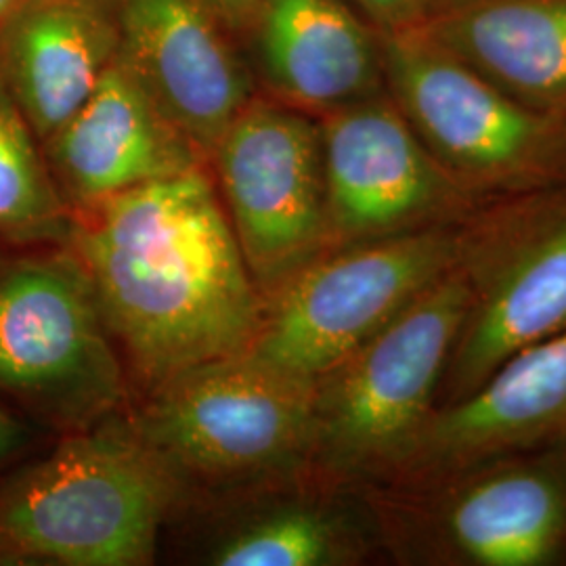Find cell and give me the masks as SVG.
Listing matches in <instances>:
<instances>
[{
    "label": "cell",
    "mask_w": 566,
    "mask_h": 566,
    "mask_svg": "<svg viewBox=\"0 0 566 566\" xmlns=\"http://www.w3.org/2000/svg\"><path fill=\"white\" fill-rule=\"evenodd\" d=\"M65 245L147 390L256 340L263 294L208 164L74 210Z\"/></svg>",
    "instance_id": "cell-1"
},
{
    "label": "cell",
    "mask_w": 566,
    "mask_h": 566,
    "mask_svg": "<svg viewBox=\"0 0 566 566\" xmlns=\"http://www.w3.org/2000/svg\"><path fill=\"white\" fill-rule=\"evenodd\" d=\"M185 493L120 422L63 434L0 479V565L143 566Z\"/></svg>",
    "instance_id": "cell-2"
},
{
    "label": "cell",
    "mask_w": 566,
    "mask_h": 566,
    "mask_svg": "<svg viewBox=\"0 0 566 566\" xmlns=\"http://www.w3.org/2000/svg\"><path fill=\"white\" fill-rule=\"evenodd\" d=\"M315 382L252 350L182 369L124 422L185 504L308 474Z\"/></svg>",
    "instance_id": "cell-3"
},
{
    "label": "cell",
    "mask_w": 566,
    "mask_h": 566,
    "mask_svg": "<svg viewBox=\"0 0 566 566\" xmlns=\"http://www.w3.org/2000/svg\"><path fill=\"white\" fill-rule=\"evenodd\" d=\"M472 303L462 263L315 382L308 476L357 493L386 483L437 409Z\"/></svg>",
    "instance_id": "cell-4"
},
{
    "label": "cell",
    "mask_w": 566,
    "mask_h": 566,
    "mask_svg": "<svg viewBox=\"0 0 566 566\" xmlns=\"http://www.w3.org/2000/svg\"><path fill=\"white\" fill-rule=\"evenodd\" d=\"M0 397L60 434L112 420L128 399L120 350L67 245L0 252Z\"/></svg>",
    "instance_id": "cell-5"
},
{
    "label": "cell",
    "mask_w": 566,
    "mask_h": 566,
    "mask_svg": "<svg viewBox=\"0 0 566 566\" xmlns=\"http://www.w3.org/2000/svg\"><path fill=\"white\" fill-rule=\"evenodd\" d=\"M357 493L378 542L407 563L542 566L565 556L566 441Z\"/></svg>",
    "instance_id": "cell-6"
},
{
    "label": "cell",
    "mask_w": 566,
    "mask_h": 566,
    "mask_svg": "<svg viewBox=\"0 0 566 566\" xmlns=\"http://www.w3.org/2000/svg\"><path fill=\"white\" fill-rule=\"evenodd\" d=\"M385 86L432 158L483 202L566 185V118L526 107L420 25L382 34Z\"/></svg>",
    "instance_id": "cell-7"
},
{
    "label": "cell",
    "mask_w": 566,
    "mask_h": 566,
    "mask_svg": "<svg viewBox=\"0 0 566 566\" xmlns=\"http://www.w3.org/2000/svg\"><path fill=\"white\" fill-rule=\"evenodd\" d=\"M465 235L468 219L325 252L264 296L250 350L317 382L455 269Z\"/></svg>",
    "instance_id": "cell-8"
},
{
    "label": "cell",
    "mask_w": 566,
    "mask_h": 566,
    "mask_svg": "<svg viewBox=\"0 0 566 566\" xmlns=\"http://www.w3.org/2000/svg\"><path fill=\"white\" fill-rule=\"evenodd\" d=\"M472 303L437 409L455 403L533 344L566 332V185L493 200L468 219Z\"/></svg>",
    "instance_id": "cell-9"
},
{
    "label": "cell",
    "mask_w": 566,
    "mask_h": 566,
    "mask_svg": "<svg viewBox=\"0 0 566 566\" xmlns=\"http://www.w3.org/2000/svg\"><path fill=\"white\" fill-rule=\"evenodd\" d=\"M208 168L263 298L332 250L319 118L256 93Z\"/></svg>",
    "instance_id": "cell-10"
},
{
    "label": "cell",
    "mask_w": 566,
    "mask_h": 566,
    "mask_svg": "<svg viewBox=\"0 0 566 566\" xmlns=\"http://www.w3.org/2000/svg\"><path fill=\"white\" fill-rule=\"evenodd\" d=\"M319 126L332 250L462 223L486 203L449 177L386 91Z\"/></svg>",
    "instance_id": "cell-11"
},
{
    "label": "cell",
    "mask_w": 566,
    "mask_h": 566,
    "mask_svg": "<svg viewBox=\"0 0 566 566\" xmlns=\"http://www.w3.org/2000/svg\"><path fill=\"white\" fill-rule=\"evenodd\" d=\"M120 57L208 158L259 93L242 42L208 0H112Z\"/></svg>",
    "instance_id": "cell-12"
},
{
    "label": "cell",
    "mask_w": 566,
    "mask_h": 566,
    "mask_svg": "<svg viewBox=\"0 0 566 566\" xmlns=\"http://www.w3.org/2000/svg\"><path fill=\"white\" fill-rule=\"evenodd\" d=\"M566 441V332L512 355L464 399L439 407L392 476L416 485ZM371 489V486H369Z\"/></svg>",
    "instance_id": "cell-13"
},
{
    "label": "cell",
    "mask_w": 566,
    "mask_h": 566,
    "mask_svg": "<svg viewBox=\"0 0 566 566\" xmlns=\"http://www.w3.org/2000/svg\"><path fill=\"white\" fill-rule=\"evenodd\" d=\"M42 151L70 212L208 164L120 55Z\"/></svg>",
    "instance_id": "cell-14"
},
{
    "label": "cell",
    "mask_w": 566,
    "mask_h": 566,
    "mask_svg": "<svg viewBox=\"0 0 566 566\" xmlns=\"http://www.w3.org/2000/svg\"><path fill=\"white\" fill-rule=\"evenodd\" d=\"M243 51L259 93L315 118L386 91L382 34L350 0H261Z\"/></svg>",
    "instance_id": "cell-15"
},
{
    "label": "cell",
    "mask_w": 566,
    "mask_h": 566,
    "mask_svg": "<svg viewBox=\"0 0 566 566\" xmlns=\"http://www.w3.org/2000/svg\"><path fill=\"white\" fill-rule=\"evenodd\" d=\"M332 491L308 474L245 486L200 507L196 556L214 566H334L359 563L367 531Z\"/></svg>",
    "instance_id": "cell-16"
},
{
    "label": "cell",
    "mask_w": 566,
    "mask_h": 566,
    "mask_svg": "<svg viewBox=\"0 0 566 566\" xmlns=\"http://www.w3.org/2000/svg\"><path fill=\"white\" fill-rule=\"evenodd\" d=\"M118 55L112 0H21L0 21V76L41 143L81 109Z\"/></svg>",
    "instance_id": "cell-17"
},
{
    "label": "cell",
    "mask_w": 566,
    "mask_h": 566,
    "mask_svg": "<svg viewBox=\"0 0 566 566\" xmlns=\"http://www.w3.org/2000/svg\"><path fill=\"white\" fill-rule=\"evenodd\" d=\"M420 28L516 102L566 118V0H437Z\"/></svg>",
    "instance_id": "cell-18"
},
{
    "label": "cell",
    "mask_w": 566,
    "mask_h": 566,
    "mask_svg": "<svg viewBox=\"0 0 566 566\" xmlns=\"http://www.w3.org/2000/svg\"><path fill=\"white\" fill-rule=\"evenodd\" d=\"M72 212L51 177L42 143L0 76V243L65 245Z\"/></svg>",
    "instance_id": "cell-19"
},
{
    "label": "cell",
    "mask_w": 566,
    "mask_h": 566,
    "mask_svg": "<svg viewBox=\"0 0 566 566\" xmlns=\"http://www.w3.org/2000/svg\"><path fill=\"white\" fill-rule=\"evenodd\" d=\"M380 34L424 23L437 0H350Z\"/></svg>",
    "instance_id": "cell-20"
},
{
    "label": "cell",
    "mask_w": 566,
    "mask_h": 566,
    "mask_svg": "<svg viewBox=\"0 0 566 566\" xmlns=\"http://www.w3.org/2000/svg\"><path fill=\"white\" fill-rule=\"evenodd\" d=\"M34 430L18 411L0 405V468L32 443Z\"/></svg>",
    "instance_id": "cell-21"
},
{
    "label": "cell",
    "mask_w": 566,
    "mask_h": 566,
    "mask_svg": "<svg viewBox=\"0 0 566 566\" xmlns=\"http://www.w3.org/2000/svg\"><path fill=\"white\" fill-rule=\"evenodd\" d=\"M208 2L219 11V15L223 18L229 30L238 36V41L242 42L243 46V36L254 20V13L261 0H208Z\"/></svg>",
    "instance_id": "cell-22"
},
{
    "label": "cell",
    "mask_w": 566,
    "mask_h": 566,
    "mask_svg": "<svg viewBox=\"0 0 566 566\" xmlns=\"http://www.w3.org/2000/svg\"><path fill=\"white\" fill-rule=\"evenodd\" d=\"M20 2L21 0H0V21L4 20Z\"/></svg>",
    "instance_id": "cell-23"
}]
</instances>
